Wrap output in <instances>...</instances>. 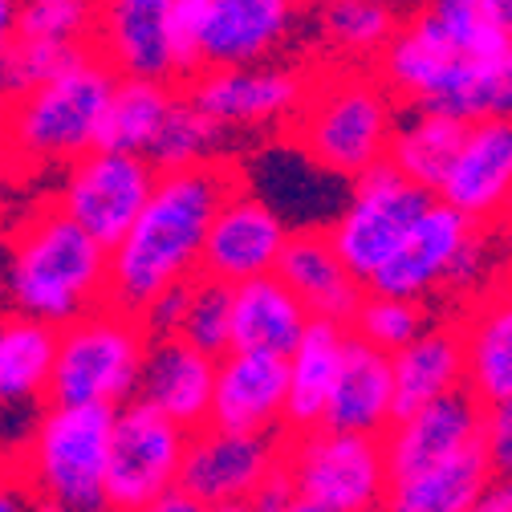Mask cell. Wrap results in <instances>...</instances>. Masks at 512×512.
I'll list each match as a JSON object with an SVG mask.
<instances>
[{"label": "cell", "instance_id": "f1b7e54d", "mask_svg": "<svg viewBox=\"0 0 512 512\" xmlns=\"http://www.w3.org/2000/svg\"><path fill=\"white\" fill-rule=\"evenodd\" d=\"M464 350H468V391L492 407L512 395V285L488 293L464 317Z\"/></svg>", "mask_w": 512, "mask_h": 512}, {"label": "cell", "instance_id": "6da1fadb", "mask_svg": "<svg viewBox=\"0 0 512 512\" xmlns=\"http://www.w3.org/2000/svg\"><path fill=\"white\" fill-rule=\"evenodd\" d=\"M232 187H240V171L224 159L159 171L147 208L110 248V301L143 313L163 289L196 281L212 220Z\"/></svg>", "mask_w": 512, "mask_h": 512}, {"label": "cell", "instance_id": "60d3db41", "mask_svg": "<svg viewBox=\"0 0 512 512\" xmlns=\"http://www.w3.org/2000/svg\"><path fill=\"white\" fill-rule=\"evenodd\" d=\"M37 488L25 480L21 464H0V512H37Z\"/></svg>", "mask_w": 512, "mask_h": 512}, {"label": "cell", "instance_id": "d6986e66", "mask_svg": "<svg viewBox=\"0 0 512 512\" xmlns=\"http://www.w3.org/2000/svg\"><path fill=\"white\" fill-rule=\"evenodd\" d=\"M289 407V358L269 350H228L216 366L212 423L228 431H281Z\"/></svg>", "mask_w": 512, "mask_h": 512}, {"label": "cell", "instance_id": "4dcf8cb0", "mask_svg": "<svg viewBox=\"0 0 512 512\" xmlns=\"http://www.w3.org/2000/svg\"><path fill=\"white\" fill-rule=\"evenodd\" d=\"M403 29V17L391 0H317L313 33L326 49L346 61H378L382 49Z\"/></svg>", "mask_w": 512, "mask_h": 512}, {"label": "cell", "instance_id": "e0dca14e", "mask_svg": "<svg viewBox=\"0 0 512 512\" xmlns=\"http://www.w3.org/2000/svg\"><path fill=\"white\" fill-rule=\"evenodd\" d=\"M301 17V0H216L196 37L200 70L273 61L297 37Z\"/></svg>", "mask_w": 512, "mask_h": 512}, {"label": "cell", "instance_id": "8d00e7d4", "mask_svg": "<svg viewBox=\"0 0 512 512\" xmlns=\"http://www.w3.org/2000/svg\"><path fill=\"white\" fill-rule=\"evenodd\" d=\"M423 9L452 33V41L464 53H496L512 45L492 13V0H423Z\"/></svg>", "mask_w": 512, "mask_h": 512}, {"label": "cell", "instance_id": "816d5d0a", "mask_svg": "<svg viewBox=\"0 0 512 512\" xmlns=\"http://www.w3.org/2000/svg\"><path fill=\"white\" fill-rule=\"evenodd\" d=\"M508 228H512V216H508Z\"/></svg>", "mask_w": 512, "mask_h": 512}, {"label": "cell", "instance_id": "277c9868", "mask_svg": "<svg viewBox=\"0 0 512 512\" xmlns=\"http://www.w3.org/2000/svg\"><path fill=\"white\" fill-rule=\"evenodd\" d=\"M114 86L118 74L98 49H90L70 70L0 106V155L21 171L70 167L86 151L102 147V122Z\"/></svg>", "mask_w": 512, "mask_h": 512}, {"label": "cell", "instance_id": "3957f363", "mask_svg": "<svg viewBox=\"0 0 512 512\" xmlns=\"http://www.w3.org/2000/svg\"><path fill=\"white\" fill-rule=\"evenodd\" d=\"M5 289L13 309L61 330L110 301V248L49 200L9 240Z\"/></svg>", "mask_w": 512, "mask_h": 512}, {"label": "cell", "instance_id": "7402d4cb", "mask_svg": "<svg viewBox=\"0 0 512 512\" xmlns=\"http://www.w3.org/2000/svg\"><path fill=\"white\" fill-rule=\"evenodd\" d=\"M277 273L297 289L313 317H334L346 326L366 297V281L346 265L330 228H297L281 252Z\"/></svg>", "mask_w": 512, "mask_h": 512}, {"label": "cell", "instance_id": "f6af8a7d", "mask_svg": "<svg viewBox=\"0 0 512 512\" xmlns=\"http://www.w3.org/2000/svg\"><path fill=\"white\" fill-rule=\"evenodd\" d=\"M143 512H204V504H200L196 496H187L183 488H175V492H167L163 500H155L151 508H143Z\"/></svg>", "mask_w": 512, "mask_h": 512}, {"label": "cell", "instance_id": "4fadbf2b", "mask_svg": "<svg viewBox=\"0 0 512 512\" xmlns=\"http://www.w3.org/2000/svg\"><path fill=\"white\" fill-rule=\"evenodd\" d=\"M313 90V74L281 61H248V66H204L187 78L196 98L224 131H265L301 114Z\"/></svg>", "mask_w": 512, "mask_h": 512}, {"label": "cell", "instance_id": "c3c4849f", "mask_svg": "<svg viewBox=\"0 0 512 512\" xmlns=\"http://www.w3.org/2000/svg\"><path fill=\"white\" fill-rule=\"evenodd\" d=\"M204 512H252L248 504H208Z\"/></svg>", "mask_w": 512, "mask_h": 512}, {"label": "cell", "instance_id": "ffe728a7", "mask_svg": "<svg viewBox=\"0 0 512 512\" xmlns=\"http://www.w3.org/2000/svg\"><path fill=\"white\" fill-rule=\"evenodd\" d=\"M216 366L220 358L187 342L183 334L151 338L139 399L175 419L187 431H200L212 423V395H216Z\"/></svg>", "mask_w": 512, "mask_h": 512}, {"label": "cell", "instance_id": "ac0fdd59", "mask_svg": "<svg viewBox=\"0 0 512 512\" xmlns=\"http://www.w3.org/2000/svg\"><path fill=\"white\" fill-rule=\"evenodd\" d=\"M435 196L480 224L512 216V118L468 122L456 163Z\"/></svg>", "mask_w": 512, "mask_h": 512}, {"label": "cell", "instance_id": "603a6c76", "mask_svg": "<svg viewBox=\"0 0 512 512\" xmlns=\"http://www.w3.org/2000/svg\"><path fill=\"white\" fill-rule=\"evenodd\" d=\"M313 322L309 305L281 273L248 277L232 285V346L236 350H269L293 354Z\"/></svg>", "mask_w": 512, "mask_h": 512}, {"label": "cell", "instance_id": "cb8c5ba5", "mask_svg": "<svg viewBox=\"0 0 512 512\" xmlns=\"http://www.w3.org/2000/svg\"><path fill=\"white\" fill-rule=\"evenodd\" d=\"M399 419L395 407V358L387 350H378L350 334L334 395L326 407L330 427L346 431H370V435H387V427Z\"/></svg>", "mask_w": 512, "mask_h": 512}, {"label": "cell", "instance_id": "30bf717a", "mask_svg": "<svg viewBox=\"0 0 512 512\" xmlns=\"http://www.w3.org/2000/svg\"><path fill=\"white\" fill-rule=\"evenodd\" d=\"M431 200L435 191L419 187L391 163H378L350 183V200L334 216L330 236L346 256V265L362 281H370L403 248V240L431 208Z\"/></svg>", "mask_w": 512, "mask_h": 512}, {"label": "cell", "instance_id": "7bdbcfd3", "mask_svg": "<svg viewBox=\"0 0 512 512\" xmlns=\"http://www.w3.org/2000/svg\"><path fill=\"white\" fill-rule=\"evenodd\" d=\"M472 512H512V476H500V472H496V476L484 484V492L476 496Z\"/></svg>", "mask_w": 512, "mask_h": 512}, {"label": "cell", "instance_id": "f546056e", "mask_svg": "<svg viewBox=\"0 0 512 512\" xmlns=\"http://www.w3.org/2000/svg\"><path fill=\"white\" fill-rule=\"evenodd\" d=\"M464 135H468L464 118L443 114V110H427V106H411L395 126L387 163L399 167L419 187L439 191V183L447 179V171L456 163Z\"/></svg>", "mask_w": 512, "mask_h": 512}, {"label": "cell", "instance_id": "b9f144b4", "mask_svg": "<svg viewBox=\"0 0 512 512\" xmlns=\"http://www.w3.org/2000/svg\"><path fill=\"white\" fill-rule=\"evenodd\" d=\"M216 0H171V9H175V25H179V37H183V49L191 57V66L200 70V57H196V37H200V25L204 17L212 13Z\"/></svg>", "mask_w": 512, "mask_h": 512}, {"label": "cell", "instance_id": "d4e9b609", "mask_svg": "<svg viewBox=\"0 0 512 512\" xmlns=\"http://www.w3.org/2000/svg\"><path fill=\"white\" fill-rule=\"evenodd\" d=\"M346 346H350L346 322H334V317H313L309 322L301 346L289 354V407H285L289 431H309L326 423V407L334 395Z\"/></svg>", "mask_w": 512, "mask_h": 512}, {"label": "cell", "instance_id": "9a60e30c", "mask_svg": "<svg viewBox=\"0 0 512 512\" xmlns=\"http://www.w3.org/2000/svg\"><path fill=\"white\" fill-rule=\"evenodd\" d=\"M94 49L118 78L187 82L196 74L171 0H98Z\"/></svg>", "mask_w": 512, "mask_h": 512}, {"label": "cell", "instance_id": "8fae6325", "mask_svg": "<svg viewBox=\"0 0 512 512\" xmlns=\"http://www.w3.org/2000/svg\"><path fill=\"white\" fill-rule=\"evenodd\" d=\"M191 431L155 411L143 399L118 407L114 443H110V476L106 500L110 512H143L167 492L179 488Z\"/></svg>", "mask_w": 512, "mask_h": 512}, {"label": "cell", "instance_id": "ba28073f", "mask_svg": "<svg viewBox=\"0 0 512 512\" xmlns=\"http://www.w3.org/2000/svg\"><path fill=\"white\" fill-rule=\"evenodd\" d=\"M488 265H492L488 224L472 220L468 212L435 196L431 208L411 228V236L403 240V248L366 281V289L423 301L439 289L480 285Z\"/></svg>", "mask_w": 512, "mask_h": 512}, {"label": "cell", "instance_id": "bcb514c9", "mask_svg": "<svg viewBox=\"0 0 512 512\" xmlns=\"http://www.w3.org/2000/svg\"><path fill=\"white\" fill-rule=\"evenodd\" d=\"M492 13H496V25H500V33L512 41V0H492Z\"/></svg>", "mask_w": 512, "mask_h": 512}, {"label": "cell", "instance_id": "44dd1931", "mask_svg": "<svg viewBox=\"0 0 512 512\" xmlns=\"http://www.w3.org/2000/svg\"><path fill=\"white\" fill-rule=\"evenodd\" d=\"M484 403L464 387L456 395H443L419 411H407L399 415L382 443H387V464H391V476H407V472H419L427 464H439L447 456L464 452L468 443L484 439Z\"/></svg>", "mask_w": 512, "mask_h": 512}, {"label": "cell", "instance_id": "83f0119b", "mask_svg": "<svg viewBox=\"0 0 512 512\" xmlns=\"http://www.w3.org/2000/svg\"><path fill=\"white\" fill-rule=\"evenodd\" d=\"M57 362V326L13 309L0 317V411H33L49 403Z\"/></svg>", "mask_w": 512, "mask_h": 512}, {"label": "cell", "instance_id": "5bb4252c", "mask_svg": "<svg viewBox=\"0 0 512 512\" xmlns=\"http://www.w3.org/2000/svg\"><path fill=\"white\" fill-rule=\"evenodd\" d=\"M285 443L277 431H228L200 427L191 431L179 488L208 504H248L256 492L285 468Z\"/></svg>", "mask_w": 512, "mask_h": 512}, {"label": "cell", "instance_id": "1f68e13d", "mask_svg": "<svg viewBox=\"0 0 512 512\" xmlns=\"http://www.w3.org/2000/svg\"><path fill=\"white\" fill-rule=\"evenodd\" d=\"M179 90L175 82H155V78H118L106 122H102V147L114 151H139L147 155L163 131V122L175 106Z\"/></svg>", "mask_w": 512, "mask_h": 512}, {"label": "cell", "instance_id": "d590c367", "mask_svg": "<svg viewBox=\"0 0 512 512\" xmlns=\"http://www.w3.org/2000/svg\"><path fill=\"white\" fill-rule=\"evenodd\" d=\"M179 334L216 358L228 354L232 350V285L204 277V273L191 281V297H187Z\"/></svg>", "mask_w": 512, "mask_h": 512}, {"label": "cell", "instance_id": "7a4b0ae2", "mask_svg": "<svg viewBox=\"0 0 512 512\" xmlns=\"http://www.w3.org/2000/svg\"><path fill=\"white\" fill-rule=\"evenodd\" d=\"M403 106H427L464 122L512 118V45L464 53L423 5L374 61Z\"/></svg>", "mask_w": 512, "mask_h": 512}, {"label": "cell", "instance_id": "d6a6232c", "mask_svg": "<svg viewBox=\"0 0 512 512\" xmlns=\"http://www.w3.org/2000/svg\"><path fill=\"white\" fill-rule=\"evenodd\" d=\"M224 126L191 98L187 90L175 98L163 131L155 139V147L147 151L151 163L159 171H175V167H196V163H208V159H220V143H224Z\"/></svg>", "mask_w": 512, "mask_h": 512}, {"label": "cell", "instance_id": "f5cc1de1", "mask_svg": "<svg viewBox=\"0 0 512 512\" xmlns=\"http://www.w3.org/2000/svg\"><path fill=\"white\" fill-rule=\"evenodd\" d=\"M508 285H512V277H508Z\"/></svg>", "mask_w": 512, "mask_h": 512}, {"label": "cell", "instance_id": "f907efd6", "mask_svg": "<svg viewBox=\"0 0 512 512\" xmlns=\"http://www.w3.org/2000/svg\"><path fill=\"white\" fill-rule=\"evenodd\" d=\"M362 512H387V504H374V508H362Z\"/></svg>", "mask_w": 512, "mask_h": 512}, {"label": "cell", "instance_id": "52a82bcc", "mask_svg": "<svg viewBox=\"0 0 512 512\" xmlns=\"http://www.w3.org/2000/svg\"><path fill=\"white\" fill-rule=\"evenodd\" d=\"M118 407L98 403H49L37 431L17 460L41 500L70 512H110L106 476Z\"/></svg>", "mask_w": 512, "mask_h": 512}, {"label": "cell", "instance_id": "484cf974", "mask_svg": "<svg viewBox=\"0 0 512 512\" xmlns=\"http://www.w3.org/2000/svg\"><path fill=\"white\" fill-rule=\"evenodd\" d=\"M395 358V407L399 415L419 411L443 395L468 387V350L460 326H427Z\"/></svg>", "mask_w": 512, "mask_h": 512}, {"label": "cell", "instance_id": "ab89813d", "mask_svg": "<svg viewBox=\"0 0 512 512\" xmlns=\"http://www.w3.org/2000/svg\"><path fill=\"white\" fill-rule=\"evenodd\" d=\"M187 297H191V281H187V285H171V289H163L155 301H147L143 322H147V330H151L155 338L179 334L183 313H187Z\"/></svg>", "mask_w": 512, "mask_h": 512}, {"label": "cell", "instance_id": "836d02e7", "mask_svg": "<svg viewBox=\"0 0 512 512\" xmlns=\"http://www.w3.org/2000/svg\"><path fill=\"white\" fill-rule=\"evenodd\" d=\"M90 49H94L90 41H45V37L17 33V41L5 49V57H0V106L25 98L41 82L57 78L61 70H70Z\"/></svg>", "mask_w": 512, "mask_h": 512}, {"label": "cell", "instance_id": "9c48e42d", "mask_svg": "<svg viewBox=\"0 0 512 512\" xmlns=\"http://www.w3.org/2000/svg\"><path fill=\"white\" fill-rule=\"evenodd\" d=\"M285 472L293 488L330 512H362L387 500L391 464L387 443L370 431L346 427H309L293 431L285 443Z\"/></svg>", "mask_w": 512, "mask_h": 512}, {"label": "cell", "instance_id": "681fc988", "mask_svg": "<svg viewBox=\"0 0 512 512\" xmlns=\"http://www.w3.org/2000/svg\"><path fill=\"white\" fill-rule=\"evenodd\" d=\"M37 512H70V508H61V504H53V500H37Z\"/></svg>", "mask_w": 512, "mask_h": 512}, {"label": "cell", "instance_id": "5b68a950", "mask_svg": "<svg viewBox=\"0 0 512 512\" xmlns=\"http://www.w3.org/2000/svg\"><path fill=\"white\" fill-rule=\"evenodd\" d=\"M399 106L403 102L378 70L370 74L350 61L342 70L313 78V90L293 118V139L322 167L358 179L370 167L387 163Z\"/></svg>", "mask_w": 512, "mask_h": 512}, {"label": "cell", "instance_id": "2e32d148", "mask_svg": "<svg viewBox=\"0 0 512 512\" xmlns=\"http://www.w3.org/2000/svg\"><path fill=\"white\" fill-rule=\"evenodd\" d=\"M289 236H293L289 220L265 196L232 187V196L220 204L204 244V277L240 285L248 277L277 273Z\"/></svg>", "mask_w": 512, "mask_h": 512}, {"label": "cell", "instance_id": "74e56055", "mask_svg": "<svg viewBox=\"0 0 512 512\" xmlns=\"http://www.w3.org/2000/svg\"><path fill=\"white\" fill-rule=\"evenodd\" d=\"M98 0H25L21 33L45 41H90L94 45Z\"/></svg>", "mask_w": 512, "mask_h": 512}, {"label": "cell", "instance_id": "ee69618b", "mask_svg": "<svg viewBox=\"0 0 512 512\" xmlns=\"http://www.w3.org/2000/svg\"><path fill=\"white\" fill-rule=\"evenodd\" d=\"M21 5L25 0H0V57H5V49L21 33Z\"/></svg>", "mask_w": 512, "mask_h": 512}, {"label": "cell", "instance_id": "e575fe53", "mask_svg": "<svg viewBox=\"0 0 512 512\" xmlns=\"http://www.w3.org/2000/svg\"><path fill=\"white\" fill-rule=\"evenodd\" d=\"M427 330V313L423 301L415 297H395V293H374L366 289L358 313L350 317V334H358L362 342L378 346V350H403L411 338H419Z\"/></svg>", "mask_w": 512, "mask_h": 512}, {"label": "cell", "instance_id": "8992f818", "mask_svg": "<svg viewBox=\"0 0 512 512\" xmlns=\"http://www.w3.org/2000/svg\"><path fill=\"white\" fill-rule=\"evenodd\" d=\"M151 338L155 334L147 330L143 313H131L114 301L74 317L70 326L57 330L49 403L126 407L139 399Z\"/></svg>", "mask_w": 512, "mask_h": 512}, {"label": "cell", "instance_id": "4316f807", "mask_svg": "<svg viewBox=\"0 0 512 512\" xmlns=\"http://www.w3.org/2000/svg\"><path fill=\"white\" fill-rule=\"evenodd\" d=\"M492 460L484 439L468 443L464 452L447 456L439 464H427L407 476H391L387 488V512H472L476 496L492 480Z\"/></svg>", "mask_w": 512, "mask_h": 512}, {"label": "cell", "instance_id": "7c38bea8", "mask_svg": "<svg viewBox=\"0 0 512 512\" xmlns=\"http://www.w3.org/2000/svg\"><path fill=\"white\" fill-rule=\"evenodd\" d=\"M155 183H159V167L151 163V155L94 147L66 167L53 204L70 212L106 248H114L147 208Z\"/></svg>", "mask_w": 512, "mask_h": 512}, {"label": "cell", "instance_id": "7dc6e473", "mask_svg": "<svg viewBox=\"0 0 512 512\" xmlns=\"http://www.w3.org/2000/svg\"><path fill=\"white\" fill-rule=\"evenodd\" d=\"M281 512H330V508H326V504H317V500H309V496H301V492H297V496H293V500H289V504H285Z\"/></svg>", "mask_w": 512, "mask_h": 512}, {"label": "cell", "instance_id": "f35d334b", "mask_svg": "<svg viewBox=\"0 0 512 512\" xmlns=\"http://www.w3.org/2000/svg\"><path fill=\"white\" fill-rule=\"evenodd\" d=\"M484 447H488L492 472L512 476V395L484 411Z\"/></svg>", "mask_w": 512, "mask_h": 512}]
</instances>
